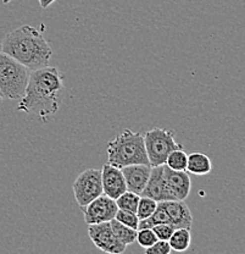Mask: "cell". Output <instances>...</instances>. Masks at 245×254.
<instances>
[{
	"mask_svg": "<svg viewBox=\"0 0 245 254\" xmlns=\"http://www.w3.org/2000/svg\"><path fill=\"white\" fill-rule=\"evenodd\" d=\"M64 94V75L59 68L46 66L31 71L25 94L18 99L17 110L48 123L59 111Z\"/></svg>",
	"mask_w": 245,
	"mask_h": 254,
	"instance_id": "6da1fadb",
	"label": "cell"
},
{
	"mask_svg": "<svg viewBox=\"0 0 245 254\" xmlns=\"http://www.w3.org/2000/svg\"><path fill=\"white\" fill-rule=\"evenodd\" d=\"M1 53L14 58L30 71L49 66L52 55L43 33L30 25L9 32L1 43Z\"/></svg>",
	"mask_w": 245,
	"mask_h": 254,
	"instance_id": "7a4b0ae2",
	"label": "cell"
},
{
	"mask_svg": "<svg viewBox=\"0 0 245 254\" xmlns=\"http://www.w3.org/2000/svg\"><path fill=\"white\" fill-rule=\"evenodd\" d=\"M106 152L107 163L120 169L134 164H149L144 137L141 132L123 129L112 141L107 143Z\"/></svg>",
	"mask_w": 245,
	"mask_h": 254,
	"instance_id": "3957f363",
	"label": "cell"
},
{
	"mask_svg": "<svg viewBox=\"0 0 245 254\" xmlns=\"http://www.w3.org/2000/svg\"><path fill=\"white\" fill-rule=\"evenodd\" d=\"M31 71L14 58L0 53V94L2 99L18 100L25 94Z\"/></svg>",
	"mask_w": 245,
	"mask_h": 254,
	"instance_id": "277c9868",
	"label": "cell"
},
{
	"mask_svg": "<svg viewBox=\"0 0 245 254\" xmlns=\"http://www.w3.org/2000/svg\"><path fill=\"white\" fill-rule=\"evenodd\" d=\"M143 137L150 166L163 165L171 152L182 148L181 143L176 142L175 132L171 129L154 127Z\"/></svg>",
	"mask_w": 245,
	"mask_h": 254,
	"instance_id": "5b68a950",
	"label": "cell"
},
{
	"mask_svg": "<svg viewBox=\"0 0 245 254\" xmlns=\"http://www.w3.org/2000/svg\"><path fill=\"white\" fill-rule=\"evenodd\" d=\"M73 194L77 204L87 205L97 197L102 194L101 170L99 169H87L77 176L73 182Z\"/></svg>",
	"mask_w": 245,
	"mask_h": 254,
	"instance_id": "8992f818",
	"label": "cell"
},
{
	"mask_svg": "<svg viewBox=\"0 0 245 254\" xmlns=\"http://www.w3.org/2000/svg\"><path fill=\"white\" fill-rule=\"evenodd\" d=\"M88 236L94 246L105 253L121 254L127 248L116 238L110 221L88 225Z\"/></svg>",
	"mask_w": 245,
	"mask_h": 254,
	"instance_id": "52a82bcc",
	"label": "cell"
},
{
	"mask_svg": "<svg viewBox=\"0 0 245 254\" xmlns=\"http://www.w3.org/2000/svg\"><path fill=\"white\" fill-rule=\"evenodd\" d=\"M84 215V221L87 225L100 224V222L111 221L115 219L117 205L115 199L107 197L102 193L87 205L80 206Z\"/></svg>",
	"mask_w": 245,
	"mask_h": 254,
	"instance_id": "ba28073f",
	"label": "cell"
},
{
	"mask_svg": "<svg viewBox=\"0 0 245 254\" xmlns=\"http://www.w3.org/2000/svg\"><path fill=\"white\" fill-rule=\"evenodd\" d=\"M162 175L170 200H186L192 187L191 177L187 171L172 170L163 164Z\"/></svg>",
	"mask_w": 245,
	"mask_h": 254,
	"instance_id": "9c48e42d",
	"label": "cell"
},
{
	"mask_svg": "<svg viewBox=\"0 0 245 254\" xmlns=\"http://www.w3.org/2000/svg\"><path fill=\"white\" fill-rule=\"evenodd\" d=\"M101 185L102 193L112 199H116L127 190L121 169L110 163L105 164L101 169Z\"/></svg>",
	"mask_w": 245,
	"mask_h": 254,
	"instance_id": "30bf717a",
	"label": "cell"
},
{
	"mask_svg": "<svg viewBox=\"0 0 245 254\" xmlns=\"http://www.w3.org/2000/svg\"><path fill=\"white\" fill-rule=\"evenodd\" d=\"M125 177L127 190L141 195L151 173V166L149 164H134V165L123 166L121 169Z\"/></svg>",
	"mask_w": 245,
	"mask_h": 254,
	"instance_id": "8fae6325",
	"label": "cell"
},
{
	"mask_svg": "<svg viewBox=\"0 0 245 254\" xmlns=\"http://www.w3.org/2000/svg\"><path fill=\"white\" fill-rule=\"evenodd\" d=\"M160 203L165 208L171 225H173L176 229H192L193 216L184 200H163Z\"/></svg>",
	"mask_w": 245,
	"mask_h": 254,
	"instance_id": "7c38bea8",
	"label": "cell"
},
{
	"mask_svg": "<svg viewBox=\"0 0 245 254\" xmlns=\"http://www.w3.org/2000/svg\"><path fill=\"white\" fill-rule=\"evenodd\" d=\"M141 195L149 197L156 202H163V200H170L168 198L167 189H166L165 180L162 175V165L151 166V173L147 180V186L144 187Z\"/></svg>",
	"mask_w": 245,
	"mask_h": 254,
	"instance_id": "4fadbf2b",
	"label": "cell"
},
{
	"mask_svg": "<svg viewBox=\"0 0 245 254\" xmlns=\"http://www.w3.org/2000/svg\"><path fill=\"white\" fill-rule=\"evenodd\" d=\"M212 164L210 158L202 153H192L188 155L186 171L196 176H204L211 171Z\"/></svg>",
	"mask_w": 245,
	"mask_h": 254,
	"instance_id": "5bb4252c",
	"label": "cell"
},
{
	"mask_svg": "<svg viewBox=\"0 0 245 254\" xmlns=\"http://www.w3.org/2000/svg\"><path fill=\"white\" fill-rule=\"evenodd\" d=\"M110 225H111V229L112 231H114L116 238H117L122 245H125L126 247L133 245V243L136 242L138 230L126 226V225L118 222L116 219H112V220L110 221Z\"/></svg>",
	"mask_w": 245,
	"mask_h": 254,
	"instance_id": "9a60e30c",
	"label": "cell"
},
{
	"mask_svg": "<svg viewBox=\"0 0 245 254\" xmlns=\"http://www.w3.org/2000/svg\"><path fill=\"white\" fill-rule=\"evenodd\" d=\"M192 242L191 230L188 229H176L173 231L172 236L168 240L171 246V250L176 252H184L189 248Z\"/></svg>",
	"mask_w": 245,
	"mask_h": 254,
	"instance_id": "2e32d148",
	"label": "cell"
},
{
	"mask_svg": "<svg viewBox=\"0 0 245 254\" xmlns=\"http://www.w3.org/2000/svg\"><path fill=\"white\" fill-rule=\"evenodd\" d=\"M187 160H188V154L184 152L182 148L176 149L168 154L165 161V165L176 171H186Z\"/></svg>",
	"mask_w": 245,
	"mask_h": 254,
	"instance_id": "e0dca14e",
	"label": "cell"
},
{
	"mask_svg": "<svg viewBox=\"0 0 245 254\" xmlns=\"http://www.w3.org/2000/svg\"><path fill=\"white\" fill-rule=\"evenodd\" d=\"M139 198H141V195L137 194V193L131 192V190H126V192L122 193L120 197L116 198L115 202L118 209L136 213L137 208H138Z\"/></svg>",
	"mask_w": 245,
	"mask_h": 254,
	"instance_id": "ac0fdd59",
	"label": "cell"
},
{
	"mask_svg": "<svg viewBox=\"0 0 245 254\" xmlns=\"http://www.w3.org/2000/svg\"><path fill=\"white\" fill-rule=\"evenodd\" d=\"M156 206H157L156 200L151 199V198L149 197L141 195L138 202V208H137V211H136L139 220H143V219L149 218V216L155 211Z\"/></svg>",
	"mask_w": 245,
	"mask_h": 254,
	"instance_id": "d6986e66",
	"label": "cell"
},
{
	"mask_svg": "<svg viewBox=\"0 0 245 254\" xmlns=\"http://www.w3.org/2000/svg\"><path fill=\"white\" fill-rule=\"evenodd\" d=\"M115 219L118 222H121V224L126 225V226L138 230L139 219L136 213H132V211H128V210H122V209H117Z\"/></svg>",
	"mask_w": 245,
	"mask_h": 254,
	"instance_id": "ffe728a7",
	"label": "cell"
},
{
	"mask_svg": "<svg viewBox=\"0 0 245 254\" xmlns=\"http://www.w3.org/2000/svg\"><path fill=\"white\" fill-rule=\"evenodd\" d=\"M136 241L138 242V245L141 246L142 248L146 250V248L150 247V246H152L156 242L157 237L151 229H141L137 232Z\"/></svg>",
	"mask_w": 245,
	"mask_h": 254,
	"instance_id": "44dd1931",
	"label": "cell"
},
{
	"mask_svg": "<svg viewBox=\"0 0 245 254\" xmlns=\"http://www.w3.org/2000/svg\"><path fill=\"white\" fill-rule=\"evenodd\" d=\"M151 230L154 231V234L156 235L157 240L168 241L170 240V237L172 236L176 227L171 224H157L155 225V226H152Z\"/></svg>",
	"mask_w": 245,
	"mask_h": 254,
	"instance_id": "7402d4cb",
	"label": "cell"
},
{
	"mask_svg": "<svg viewBox=\"0 0 245 254\" xmlns=\"http://www.w3.org/2000/svg\"><path fill=\"white\" fill-rule=\"evenodd\" d=\"M144 252L147 254H170L172 252V250H171V246L168 243V241L157 240L154 245L146 248Z\"/></svg>",
	"mask_w": 245,
	"mask_h": 254,
	"instance_id": "603a6c76",
	"label": "cell"
},
{
	"mask_svg": "<svg viewBox=\"0 0 245 254\" xmlns=\"http://www.w3.org/2000/svg\"><path fill=\"white\" fill-rule=\"evenodd\" d=\"M39 1V5H41L42 9H47V7L50 6V5L52 4V2H55L56 0H38Z\"/></svg>",
	"mask_w": 245,
	"mask_h": 254,
	"instance_id": "cb8c5ba5",
	"label": "cell"
},
{
	"mask_svg": "<svg viewBox=\"0 0 245 254\" xmlns=\"http://www.w3.org/2000/svg\"><path fill=\"white\" fill-rule=\"evenodd\" d=\"M1 102H2V97H1V94H0V104H1Z\"/></svg>",
	"mask_w": 245,
	"mask_h": 254,
	"instance_id": "d4e9b609",
	"label": "cell"
},
{
	"mask_svg": "<svg viewBox=\"0 0 245 254\" xmlns=\"http://www.w3.org/2000/svg\"><path fill=\"white\" fill-rule=\"evenodd\" d=\"M0 53H1V43H0Z\"/></svg>",
	"mask_w": 245,
	"mask_h": 254,
	"instance_id": "484cf974",
	"label": "cell"
}]
</instances>
